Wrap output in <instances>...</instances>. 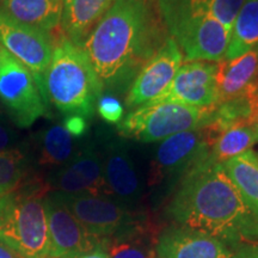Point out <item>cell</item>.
<instances>
[{
	"instance_id": "10",
	"label": "cell",
	"mask_w": 258,
	"mask_h": 258,
	"mask_svg": "<svg viewBox=\"0 0 258 258\" xmlns=\"http://www.w3.org/2000/svg\"><path fill=\"white\" fill-rule=\"evenodd\" d=\"M99 154L109 196L129 211L144 212L141 205L145 198V182L125 139L108 134Z\"/></svg>"
},
{
	"instance_id": "4",
	"label": "cell",
	"mask_w": 258,
	"mask_h": 258,
	"mask_svg": "<svg viewBox=\"0 0 258 258\" xmlns=\"http://www.w3.org/2000/svg\"><path fill=\"white\" fill-rule=\"evenodd\" d=\"M41 180L22 183L0 198V240L23 258H49V233Z\"/></svg>"
},
{
	"instance_id": "1",
	"label": "cell",
	"mask_w": 258,
	"mask_h": 258,
	"mask_svg": "<svg viewBox=\"0 0 258 258\" xmlns=\"http://www.w3.org/2000/svg\"><path fill=\"white\" fill-rule=\"evenodd\" d=\"M167 37L157 0H114L82 49L103 90L122 93Z\"/></svg>"
},
{
	"instance_id": "17",
	"label": "cell",
	"mask_w": 258,
	"mask_h": 258,
	"mask_svg": "<svg viewBox=\"0 0 258 258\" xmlns=\"http://www.w3.org/2000/svg\"><path fill=\"white\" fill-rule=\"evenodd\" d=\"M218 90V104L258 95V48L219 62Z\"/></svg>"
},
{
	"instance_id": "12",
	"label": "cell",
	"mask_w": 258,
	"mask_h": 258,
	"mask_svg": "<svg viewBox=\"0 0 258 258\" xmlns=\"http://www.w3.org/2000/svg\"><path fill=\"white\" fill-rule=\"evenodd\" d=\"M219 62L215 61L184 62L177 71L169 88L150 103L172 102L201 109L214 108L219 101Z\"/></svg>"
},
{
	"instance_id": "27",
	"label": "cell",
	"mask_w": 258,
	"mask_h": 258,
	"mask_svg": "<svg viewBox=\"0 0 258 258\" xmlns=\"http://www.w3.org/2000/svg\"><path fill=\"white\" fill-rule=\"evenodd\" d=\"M96 111L98 112L103 121L117 124L123 118L124 106L114 95L103 93L97 102Z\"/></svg>"
},
{
	"instance_id": "15",
	"label": "cell",
	"mask_w": 258,
	"mask_h": 258,
	"mask_svg": "<svg viewBox=\"0 0 258 258\" xmlns=\"http://www.w3.org/2000/svg\"><path fill=\"white\" fill-rule=\"evenodd\" d=\"M48 186L63 194L109 196L99 151L91 144L80 148L69 163L54 171Z\"/></svg>"
},
{
	"instance_id": "14",
	"label": "cell",
	"mask_w": 258,
	"mask_h": 258,
	"mask_svg": "<svg viewBox=\"0 0 258 258\" xmlns=\"http://www.w3.org/2000/svg\"><path fill=\"white\" fill-rule=\"evenodd\" d=\"M183 61L178 46L169 36L129 86L124 99L125 108L132 111L158 98L169 88Z\"/></svg>"
},
{
	"instance_id": "16",
	"label": "cell",
	"mask_w": 258,
	"mask_h": 258,
	"mask_svg": "<svg viewBox=\"0 0 258 258\" xmlns=\"http://www.w3.org/2000/svg\"><path fill=\"white\" fill-rule=\"evenodd\" d=\"M156 258H230L232 249L205 232L171 224L154 240Z\"/></svg>"
},
{
	"instance_id": "2",
	"label": "cell",
	"mask_w": 258,
	"mask_h": 258,
	"mask_svg": "<svg viewBox=\"0 0 258 258\" xmlns=\"http://www.w3.org/2000/svg\"><path fill=\"white\" fill-rule=\"evenodd\" d=\"M164 217L217 238L235 249L258 244V217L221 164L207 159L186 175L167 199Z\"/></svg>"
},
{
	"instance_id": "32",
	"label": "cell",
	"mask_w": 258,
	"mask_h": 258,
	"mask_svg": "<svg viewBox=\"0 0 258 258\" xmlns=\"http://www.w3.org/2000/svg\"><path fill=\"white\" fill-rule=\"evenodd\" d=\"M77 258H109V256H108V253H106L105 251L102 249V247H99V249L90 251V252L84 253V254H82V256H79Z\"/></svg>"
},
{
	"instance_id": "6",
	"label": "cell",
	"mask_w": 258,
	"mask_h": 258,
	"mask_svg": "<svg viewBox=\"0 0 258 258\" xmlns=\"http://www.w3.org/2000/svg\"><path fill=\"white\" fill-rule=\"evenodd\" d=\"M213 108L201 109L172 102L148 103L129 111L116 125L117 134L143 144L160 143L172 135L207 125Z\"/></svg>"
},
{
	"instance_id": "23",
	"label": "cell",
	"mask_w": 258,
	"mask_h": 258,
	"mask_svg": "<svg viewBox=\"0 0 258 258\" xmlns=\"http://www.w3.org/2000/svg\"><path fill=\"white\" fill-rule=\"evenodd\" d=\"M244 2L245 0H157L160 14L186 11L211 15L230 31Z\"/></svg>"
},
{
	"instance_id": "3",
	"label": "cell",
	"mask_w": 258,
	"mask_h": 258,
	"mask_svg": "<svg viewBox=\"0 0 258 258\" xmlns=\"http://www.w3.org/2000/svg\"><path fill=\"white\" fill-rule=\"evenodd\" d=\"M103 86L82 47L62 36L53 49L44 78V92L60 112L91 117Z\"/></svg>"
},
{
	"instance_id": "5",
	"label": "cell",
	"mask_w": 258,
	"mask_h": 258,
	"mask_svg": "<svg viewBox=\"0 0 258 258\" xmlns=\"http://www.w3.org/2000/svg\"><path fill=\"white\" fill-rule=\"evenodd\" d=\"M211 137L207 127L182 132L160 141L150 161L146 185L154 201H164L179 182L209 159Z\"/></svg>"
},
{
	"instance_id": "34",
	"label": "cell",
	"mask_w": 258,
	"mask_h": 258,
	"mask_svg": "<svg viewBox=\"0 0 258 258\" xmlns=\"http://www.w3.org/2000/svg\"><path fill=\"white\" fill-rule=\"evenodd\" d=\"M0 48H2V43H0Z\"/></svg>"
},
{
	"instance_id": "22",
	"label": "cell",
	"mask_w": 258,
	"mask_h": 258,
	"mask_svg": "<svg viewBox=\"0 0 258 258\" xmlns=\"http://www.w3.org/2000/svg\"><path fill=\"white\" fill-rule=\"evenodd\" d=\"M258 48V0H245L231 30L224 60H232Z\"/></svg>"
},
{
	"instance_id": "24",
	"label": "cell",
	"mask_w": 258,
	"mask_h": 258,
	"mask_svg": "<svg viewBox=\"0 0 258 258\" xmlns=\"http://www.w3.org/2000/svg\"><path fill=\"white\" fill-rule=\"evenodd\" d=\"M79 150L76 138L64 129L63 124H53L41 135L38 163L42 166L59 169L69 163Z\"/></svg>"
},
{
	"instance_id": "28",
	"label": "cell",
	"mask_w": 258,
	"mask_h": 258,
	"mask_svg": "<svg viewBox=\"0 0 258 258\" xmlns=\"http://www.w3.org/2000/svg\"><path fill=\"white\" fill-rule=\"evenodd\" d=\"M63 127L73 138H82L88 131V122L82 115L71 114L67 115L63 121Z\"/></svg>"
},
{
	"instance_id": "7",
	"label": "cell",
	"mask_w": 258,
	"mask_h": 258,
	"mask_svg": "<svg viewBox=\"0 0 258 258\" xmlns=\"http://www.w3.org/2000/svg\"><path fill=\"white\" fill-rule=\"evenodd\" d=\"M160 16L184 62L224 60L231 31L218 19L211 15L186 11L163 12Z\"/></svg>"
},
{
	"instance_id": "19",
	"label": "cell",
	"mask_w": 258,
	"mask_h": 258,
	"mask_svg": "<svg viewBox=\"0 0 258 258\" xmlns=\"http://www.w3.org/2000/svg\"><path fill=\"white\" fill-rule=\"evenodd\" d=\"M114 0H62L60 28L71 42L82 47Z\"/></svg>"
},
{
	"instance_id": "29",
	"label": "cell",
	"mask_w": 258,
	"mask_h": 258,
	"mask_svg": "<svg viewBox=\"0 0 258 258\" xmlns=\"http://www.w3.org/2000/svg\"><path fill=\"white\" fill-rule=\"evenodd\" d=\"M16 133L11 128L5 124H0V152L10 150L15 144Z\"/></svg>"
},
{
	"instance_id": "9",
	"label": "cell",
	"mask_w": 258,
	"mask_h": 258,
	"mask_svg": "<svg viewBox=\"0 0 258 258\" xmlns=\"http://www.w3.org/2000/svg\"><path fill=\"white\" fill-rule=\"evenodd\" d=\"M0 102L18 127L27 128L47 111V102L27 67L0 48Z\"/></svg>"
},
{
	"instance_id": "26",
	"label": "cell",
	"mask_w": 258,
	"mask_h": 258,
	"mask_svg": "<svg viewBox=\"0 0 258 258\" xmlns=\"http://www.w3.org/2000/svg\"><path fill=\"white\" fill-rule=\"evenodd\" d=\"M27 176V158L19 150L0 152V198L12 192Z\"/></svg>"
},
{
	"instance_id": "8",
	"label": "cell",
	"mask_w": 258,
	"mask_h": 258,
	"mask_svg": "<svg viewBox=\"0 0 258 258\" xmlns=\"http://www.w3.org/2000/svg\"><path fill=\"white\" fill-rule=\"evenodd\" d=\"M53 192L85 231L101 241L148 227L146 213L129 211L109 196Z\"/></svg>"
},
{
	"instance_id": "18",
	"label": "cell",
	"mask_w": 258,
	"mask_h": 258,
	"mask_svg": "<svg viewBox=\"0 0 258 258\" xmlns=\"http://www.w3.org/2000/svg\"><path fill=\"white\" fill-rule=\"evenodd\" d=\"M207 129L211 135L209 160L215 164L222 165L258 144V129L253 121L237 122L222 128L208 123Z\"/></svg>"
},
{
	"instance_id": "20",
	"label": "cell",
	"mask_w": 258,
	"mask_h": 258,
	"mask_svg": "<svg viewBox=\"0 0 258 258\" xmlns=\"http://www.w3.org/2000/svg\"><path fill=\"white\" fill-rule=\"evenodd\" d=\"M0 11L18 23L50 32L60 27L62 0H0Z\"/></svg>"
},
{
	"instance_id": "33",
	"label": "cell",
	"mask_w": 258,
	"mask_h": 258,
	"mask_svg": "<svg viewBox=\"0 0 258 258\" xmlns=\"http://www.w3.org/2000/svg\"><path fill=\"white\" fill-rule=\"evenodd\" d=\"M253 122H254V124H256V127H257V129H258V105H257L256 112H254V117H253Z\"/></svg>"
},
{
	"instance_id": "31",
	"label": "cell",
	"mask_w": 258,
	"mask_h": 258,
	"mask_svg": "<svg viewBox=\"0 0 258 258\" xmlns=\"http://www.w3.org/2000/svg\"><path fill=\"white\" fill-rule=\"evenodd\" d=\"M0 258H23V257L0 240Z\"/></svg>"
},
{
	"instance_id": "30",
	"label": "cell",
	"mask_w": 258,
	"mask_h": 258,
	"mask_svg": "<svg viewBox=\"0 0 258 258\" xmlns=\"http://www.w3.org/2000/svg\"><path fill=\"white\" fill-rule=\"evenodd\" d=\"M230 258H258V244H244L232 250Z\"/></svg>"
},
{
	"instance_id": "25",
	"label": "cell",
	"mask_w": 258,
	"mask_h": 258,
	"mask_svg": "<svg viewBox=\"0 0 258 258\" xmlns=\"http://www.w3.org/2000/svg\"><path fill=\"white\" fill-rule=\"evenodd\" d=\"M102 249L109 258H156L148 227L103 240Z\"/></svg>"
},
{
	"instance_id": "35",
	"label": "cell",
	"mask_w": 258,
	"mask_h": 258,
	"mask_svg": "<svg viewBox=\"0 0 258 258\" xmlns=\"http://www.w3.org/2000/svg\"><path fill=\"white\" fill-rule=\"evenodd\" d=\"M257 157H258V152H257Z\"/></svg>"
},
{
	"instance_id": "21",
	"label": "cell",
	"mask_w": 258,
	"mask_h": 258,
	"mask_svg": "<svg viewBox=\"0 0 258 258\" xmlns=\"http://www.w3.org/2000/svg\"><path fill=\"white\" fill-rule=\"evenodd\" d=\"M241 198L258 217V157L253 150L222 164Z\"/></svg>"
},
{
	"instance_id": "13",
	"label": "cell",
	"mask_w": 258,
	"mask_h": 258,
	"mask_svg": "<svg viewBox=\"0 0 258 258\" xmlns=\"http://www.w3.org/2000/svg\"><path fill=\"white\" fill-rule=\"evenodd\" d=\"M44 209L49 233V258H77L102 247V241L85 231L54 192L44 196Z\"/></svg>"
},
{
	"instance_id": "11",
	"label": "cell",
	"mask_w": 258,
	"mask_h": 258,
	"mask_svg": "<svg viewBox=\"0 0 258 258\" xmlns=\"http://www.w3.org/2000/svg\"><path fill=\"white\" fill-rule=\"evenodd\" d=\"M0 43L27 67L47 102L44 78L54 49L49 32L18 23L0 11Z\"/></svg>"
}]
</instances>
